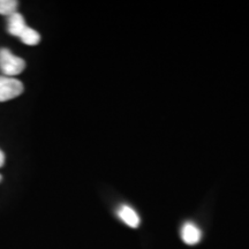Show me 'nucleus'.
Listing matches in <instances>:
<instances>
[{
  "label": "nucleus",
  "mask_w": 249,
  "mask_h": 249,
  "mask_svg": "<svg viewBox=\"0 0 249 249\" xmlns=\"http://www.w3.org/2000/svg\"><path fill=\"white\" fill-rule=\"evenodd\" d=\"M118 216L124 224H127L129 227H133V229H136L140 225V217L138 213L128 205L120 207V209L118 210Z\"/></svg>",
  "instance_id": "nucleus-5"
},
{
  "label": "nucleus",
  "mask_w": 249,
  "mask_h": 249,
  "mask_svg": "<svg viewBox=\"0 0 249 249\" xmlns=\"http://www.w3.org/2000/svg\"><path fill=\"white\" fill-rule=\"evenodd\" d=\"M1 179H2V177H1V176H0V181H1Z\"/></svg>",
  "instance_id": "nucleus-9"
},
{
  "label": "nucleus",
  "mask_w": 249,
  "mask_h": 249,
  "mask_svg": "<svg viewBox=\"0 0 249 249\" xmlns=\"http://www.w3.org/2000/svg\"><path fill=\"white\" fill-rule=\"evenodd\" d=\"M202 238V232L194 223L187 222L183 224L181 229V239L185 244L189 246H194L198 244Z\"/></svg>",
  "instance_id": "nucleus-3"
},
{
  "label": "nucleus",
  "mask_w": 249,
  "mask_h": 249,
  "mask_svg": "<svg viewBox=\"0 0 249 249\" xmlns=\"http://www.w3.org/2000/svg\"><path fill=\"white\" fill-rule=\"evenodd\" d=\"M27 24L24 21V18L20 13H14L11 17H8L7 21V31L11 35L20 37L22 31L26 29Z\"/></svg>",
  "instance_id": "nucleus-4"
},
{
  "label": "nucleus",
  "mask_w": 249,
  "mask_h": 249,
  "mask_svg": "<svg viewBox=\"0 0 249 249\" xmlns=\"http://www.w3.org/2000/svg\"><path fill=\"white\" fill-rule=\"evenodd\" d=\"M23 85L14 77L0 76V102L18 97L23 92Z\"/></svg>",
  "instance_id": "nucleus-2"
},
{
  "label": "nucleus",
  "mask_w": 249,
  "mask_h": 249,
  "mask_svg": "<svg viewBox=\"0 0 249 249\" xmlns=\"http://www.w3.org/2000/svg\"><path fill=\"white\" fill-rule=\"evenodd\" d=\"M4 164H5V155L4 152L0 150V167H1Z\"/></svg>",
  "instance_id": "nucleus-8"
},
{
  "label": "nucleus",
  "mask_w": 249,
  "mask_h": 249,
  "mask_svg": "<svg viewBox=\"0 0 249 249\" xmlns=\"http://www.w3.org/2000/svg\"><path fill=\"white\" fill-rule=\"evenodd\" d=\"M18 1L17 0H0V14L11 17L17 13Z\"/></svg>",
  "instance_id": "nucleus-7"
},
{
  "label": "nucleus",
  "mask_w": 249,
  "mask_h": 249,
  "mask_svg": "<svg viewBox=\"0 0 249 249\" xmlns=\"http://www.w3.org/2000/svg\"><path fill=\"white\" fill-rule=\"evenodd\" d=\"M26 68V61L18 58L8 49H0V71L5 76L13 77L18 75Z\"/></svg>",
  "instance_id": "nucleus-1"
},
{
  "label": "nucleus",
  "mask_w": 249,
  "mask_h": 249,
  "mask_svg": "<svg viewBox=\"0 0 249 249\" xmlns=\"http://www.w3.org/2000/svg\"><path fill=\"white\" fill-rule=\"evenodd\" d=\"M26 45H37L40 40V36L39 34L37 33L36 30H34L33 28L30 27H26V29L22 31L20 37H18Z\"/></svg>",
  "instance_id": "nucleus-6"
}]
</instances>
